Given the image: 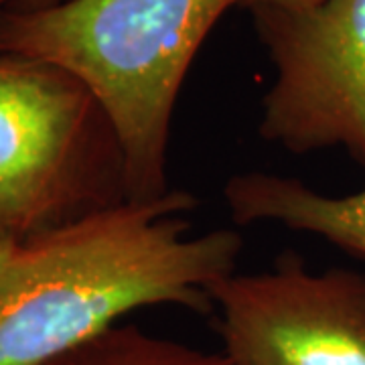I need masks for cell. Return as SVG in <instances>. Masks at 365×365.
<instances>
[{"label": "cell", "instance_id": "cell-1", "mask_svg": "<svg viewBox=\"0 0 365 365\" xmlns=\"http://www.w3.org/2000/svg\"><path fill=\"white\" fill-rule=\"evenodd\" d=\"M191 191L126 199L35 235L0 270V365H39L116 325L175 304L213 311L211 292L244 248L235 230L191 234Z\"/></svg>", "mask_w": 365, "mask_h": 365}, {"label": "cell", "instance_id": "cell-2", "mask_svg": "<svg viewBox=\"0 0 365 365\" xmlns=\"http://www.w3.org/2000/svg\"><path fill=\"white\" fill-rule=\"evenodd\" d=\"M242 0H69L0 9V55L63 67L104 106L124 146L130 199L170 191L169 143L185 78L209 33Z\"/></svg>", "mask_w": 365, "mask_h": 365}, {"label": "cell", "instance_id": "cell-3", "mask_svg": "<svg viewBox=\"0 0 365 365\" xmlns=\"http://www.w3.org/2000/svg\"><path fill=\"white\" fill-rule=\"evenodd\" d=\"M130 199L124 146L63 67L0 55V235H35Z\"/></svg>", "mask_w": 365, "mask_h": 365}, {"label": "cell", "instance_id": "cell-4", "mask_svg": "<svg viewBox=\"0 0 365 365\" xmlns=\"http://www.w3.org/2000/svg\"><path fill=\"white\" fill-rule=\"evenodd\" d=\"M248 11L274 67L262 138L292 155L341 148L365 169V0Z\"/></svg>", "mask_w": 365, "mask_h": 365}, {"label": "cell", "instance_id": "cell-5", "mask_svg": "<svg viewBox=\"0 0 365 365\" xmlns=\"http://www.w3.org/2000/svg\"><path fill=\"white\" fill-rule=\"evenodd\" d=\"M232 365H365V274L313 272L300 256L223 278L211 292Z\"/></svg>", "mask_w": 365, "mask_h": 365}, {"label": "cell", "instance_id": "cell-6", "mask_svg": "<svg viewBox=\"0 0 365 365\" xmlns=\"http://www.w3.org/2000/svg\"><path fill=\"white\" fill-rule=\"evenodd\" d=\"M223 201L240 225L278 223L365 262V187L347 195H325L294 177L248 170L227 179Z\"/></svg>", "mask_w": 365, "mask_h": 365}, {"label": "cell", "instance_id": "cell-7", "mask_svg": "<svg viewBox=\"0 0 365 365\" xmlns=\"http://www.w3.org/2000/svg\"><path fill=\"white\" fill-rule=\"evenodd\" d=\"M39 365H232L222 351H207L160 337L136 325H114L78 347Z\"/></svg>", "mask_w": 365, "mask_h": 365}, {"label": "cell", "instance_id": "cell-8", "mask_svg": "<svg viewBox=\"0 0 365 365\" xmlns=\"http://www.w3.org/2000/svg\"><path fill=\"white\" fill-rule=\"evenodd\" d=\"M69 0H13L9 6V11H16V13H35V11H45V9H53L59 4H66Z\"/></svg>", "mask_w": 365, "mask_h": 365}, {"label": "cell", "instance_id": "cell-9", "mask_svg": "<svg viewBox=\"0 0 365 365\" xmlns=\"http://www.w3.org/2000/svg\"><path fill=\"white\" fill-rule=\"evenodd\" d=\"M321 0H242L240 6L244 9H254V6H288V9H304V6H313Z\"/></svg>", "mask_w": 365, "mask_h": 365}, {"label": "cell", "instance_id": "cell-10", "mask_svg": "<svg viewBox=\"0 0 365 365\" xmlns=\"http://www.w3.org/2000/svg\"><path fill=\"white\" fill-rule=\"evenodd\" d=\"M16 246H19V244H14V242H11V240H6V237L0 235V270L6 266V262L11 260V256H13V252Z\"/></svg>", "mask_w": 365, "mask_h": 365}, {"label": "cell", "instance_id": "cell-11", "mask_svg": "<svg viewBox=\"0 0 365 365\" xmlns=\"http://www.w3.org/2000/svg\"><path fill=\"white\" fill-rule=\"evenodd\" d=\"M11 2H13V0H0V9H4V6H9Z\"/></svg>", "mask_w": 365, "mask_h": 365}]
</instances>
